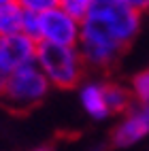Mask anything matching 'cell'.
Returning <instances> with one entry per match:
<instances>
[{
    "mask_svg": "<svg viewBox=\"0 0 149 151\" xmlns=\"http://www.w3.org/2000/svg\"><path fill=\"white\" fill-rule=\"evenodd\" d=\"M130 92L141 104H149V68L141 70V73L132 79Z\"/></svg>",
    "mask_w": 149,
    "mask_h": 151,
    "instance_id": "10",
    "label": "cell"
},
{
    "mask_svg": "<svg viewBox=\"0 0 149 151\" xmlns=\"http://www.w3.org/2000/svg\"><path fill=\"white\" fill-rule=\"evenodd\" d=\"M141 30V11L119 0H96L81 19V36L77 49L83 62L94 68L111 66L126 45Z\"/></svg>",
    "mask_w": 149,
    "mask_h": 151,
    "instance_id": "1",
    "label": "cell"
},
{
    "mask_svg": "<svg viewBox=\"0 0 149 151\" xmlns=\"http://www.w3.org/2000/svg\"><path fill=\"white\" fill-rule=\"evenodd\" d=\"M32 151H53L51 147H36V149H32Z\"/></svg>",
    "mask_w": 149,
    "mask_h": 151,
    "instance_id": "16",
    "label": "cell"
},
{
    "mask_svg": "<svg viewBox=\"0 0 149 151\" xmlns=\"http://www.w3.org/2000/svg\"><path fill=\"white\" fill-rule=\"evenodd\" d=\"M24 9L17 2H9L0 6V36H11L22 32Z\"/></svg>",
    "mask_w": 149,
    "mask_h": 151,
    "instance_id": "8",
    "label": "cell"
},
{
    "mask_svg": "<svg viewBox=\"0 0 149 151\" xmlns=\"http://www.w3.org/2000/svg\"><path fill=\"white\" fill-rule=\"evenodd\" d=\"M96 0H60V9H64L66 13H71L75 19H81L89 13V9L94 6Z\"/></svg>",
    "mask_w": 149,
    "mask_h": 151,
    "instance_id": "11",
    "label": "cell"
},
{
    "mask_svg": "<svg viewBox=\"0 0 149 151\" xmlns=\"http://www.w3.org/2000/svg\"><path fill=\"white\" fill-rule=\"evenodd\" d=\"M9 2H17V0H0V6H2V4H9Z\"/></svg>",
    "mask_w": 149,
    "mask_h": 151,
    "instance_id": "17",
    "label": "cell"
},
{
    "mask_svg": "<svg viewBox=\"0 0 149 151\" xmlns=\"http://www.w3.org/2000/svg\"><path fill=\"white\" fill-rule=\"evenodd\" d=\"M49 89H51V85H49L47 77L36 66V62H32L28 66L11 70L4 77L0 98L15 111H28L36 104H41L47 98Z\"/></svg>",
    "mask_w": 149,
    "mask_h": 151,
    "instance_id": "3",
    "label": "cell"
},
{
    "mask_svg": "<svg viewBox=\"0 0 149 151\" xmlns=\"http://www.w3.org/2000/svg\"><path fill=\"white\" fill-rule=\"evenodd\" d=\"M17 4L24 9L26 13H34V15H43L51 9L60 6V0H17Z\"/></svg>",
    "mask_w": 149,
    "mask_h": 151,
    "instance_id": "12",
    "label": "cell"
},
{
    "mask_svg": "<svg viewBox=\"0 0 149 151\" xmlns=\"http://www.w3.org/2000/svg\"><path fill=\"white\" fill-rule=\"evenodd\" d=\"M149 134V104L130 106L113 132L115 147H132Z\"/></svg>",
    "mask_w": 149,
    "mask_h": 151,
    "instance_id": "6",
    "label": "cell"
},
{
    "mask_svg": "<svg viewBox=\"0 0 149 151\" xmlns=\"http://www.w3.org/2000/svg\"><path fill=\"white\" fill-rule=\"evenodd\" d=\"M104 98L107 106L113 113H126L132 106V92L119 83H104Z\"/></svg>",
    "mask_w": 149,
    "mask_h": 151,
    "instance_id": "9",
    "label": "cell"
},
{
    "mask_svg": "<svg viewBox=\"0 0 149 151\" xmlns=\"http://www.w3.org/2000/svg\"><path fill=\"white\" fill-rule=\"evenodd\" d=\"M79 36H81V22L64 9L58 6L38 15V43L77 47Z\"/></svg>",
    "mask_w": 149,
    "mask_h": 151,
    "instance_id": "4",
    "label": "cell"
},
{
    "mask_svg": "<svg viewBox=\"0 0 149 151\" xmlns=\"http://www.w3.org/2000/svg\"><path fill=\"white\" fill-rule=\"evenodd\" d=\"M119 2H124L126 6H132L136 9V11H145V9H149V0H119Z\"/></svg>",
    "mask_w": 149,
    "mask_h": 151,
    "instance_id": "14",
    "label": "cell"
},
{
    "mask_svg": "<svg viewBox=\"0 0 149 151\" xmlns=\"http://www.w3.org/2000/svg\"><path fill=\"white\" fill-rule=\"evenodd\" d=\"M79 102H81L85 113L96 122H102L111 115L104 98V83L100 81H87L79 87Z\"/></svg>",
    "mask_w": 149,
    "mask_h": 151,
    "instance_id": "7",
    "label": "cell"
},
{
    "mask_svg": "<svg viewBox=\"0 0 149 151\" xmlns=\"http://www.w3.org/2000/svg\"><path fill=\"white\" fill-rule=\"evenodd\" d=\"M4 77H6V73H2V68H0V89L4 85Z\"/></svg>",
    "mask_w": 149,
    "mask_h": 151,
    "instance_id": "15",
    "label": "cell"
},
{
    "mask_svg": "<svg viewBox=\"0 0 149 151\" xmlns=\"http://www.w3.org/2000/svg\"><path fill=\"white\" fill-rule=\"evenodd\" d=\"M38 43L24 32L11 36H0V68L2 73H11L15 68L28 66L36 60Z\"/></svg>",
    "mask_w": 149,
    "mask_h": 151,
    "instance_id": "5",
    "label": "cell"
},
{
    "mask_svg": "<svg viewBox=\"0 0 149 151\" xmlns=\"http://www.w3.org/2000/svg\"><path fill=\"white\" fill-rule=\"evenodd\" d=\"M22 32L28 34L30 38H34V41L38 43V15H34V13H26V11H24Z\"/></svg>",
    "mask_w": 149,
    "mask_h": 151,
    "instance_id": "13",
    "label": "cell"
},
{
    "mask_svg": "<svg viewBox=\"0 0 149 151\" xmlns=\"http://www.w3.org/2000/svg\"><path fill=\"white\" fill-rule=\"evenodd\" d=\"M36 66L43 70L51 87L71 89L81 83L85 62L77 47L71 45H51L38 43L36 49Z\"/></svg>",
    "mask_w": 149,
    "mask_h": 151,
    "instance_id": "2",
    "label": "cell"
}]
</instances>
